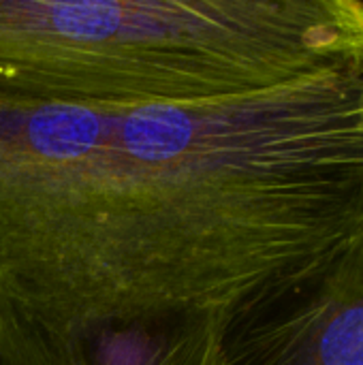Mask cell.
<instances>
[{
    "label": "cell",
    "mask_w": 363,
    "mask_h": 365,
    "mask_svg": "<svg viewBox=\"0 0 363 365\" xmlns=\"http://www.w3.org/2000/svg\"><path fill=\"white\" fill-rule=\"evenodd\" d=\"M363 237V62L152 105L0 96V365H225Z\"/></svg>",
    "instance_id": "cell-1"
},
{
    "label": "cell",
    "mask_w": 363,
    "mask_h": 365,
    "mask_svg": "<svg viewBox=\"0 0 363 365\" xmlns=\"http://www.w3.org/2000/svg\"><path fill=\"white\" fill-rule=\"evenodd\" d=\"M363 62L362 0H0V96L205 101Z\"/></svg>",
    "instance_id": "cell-2"
},
{
    "label": "cell",
    "mask_w": 363,
    "mask_h": 365,
    "mask_svg": "<svg viewBox=\"0 0 363 365\" xmlns=\"http://www.w3.org/2000/svg\"><path fill=\"white\" fill-rule=\"evenodd\" d=\"M225 365H363V237L252 312Z\"/></svg>",
    "instance_id": "cell-3"
}]
</instances>
